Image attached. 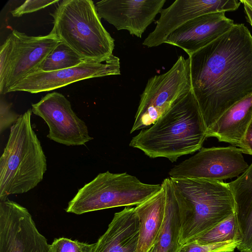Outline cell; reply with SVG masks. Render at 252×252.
<instances>
[{
  "label": "cell",
  "instance_id": "1",
  "mask_svg": "<svg viewBox=\"0 0 252 252\" xmlns=\"http://www.w3.org/2000/svg\"><path fill=\"white\" fill-rule=\"evenodd\" d=\"M192 92L207 128L252 94V35L243 24L189 56Z\"/></svg>",
  "mask_w": 252,
  "mask_h": 252
},
{
  "label": "cell",
  "instance_id": "2",
  "mask_svg": "<svg viewBox=\"0 0 252 252\" xmlns=\"http://www.w3.org/2000/svg\"><path fill=\"white\" fill-rule=\"evenodd\" d=\"M206 138L207 128L191 90L151 126L134 136L129 146L150 158H165L175 162L182 156L200 150Z\"/></svg>",
  "mask_w": 252,
  "mask_h": 252
},
{
  "label": "cell",
  "instance_id": "3",
  "mask_svg": "<svg viewBox=\"0 0 252 252\" xmlns=\"http://www.w3.org/2000/svg\"><path fill=\"white\" fill-rule=\"evenodd\" d=\"M182 245L206 233L235 213L228 183L200 178H172Z\"/></svg>",
  "mask_w": 252,
  "mask_h": 252
},
{
  "label": "cell",
  "instance_id": "4",
  "mask_svg": "<svg viewBox=\"0 0 252 252\" xmlns=\"http://www.w3.org/2000/svg\"><path fill=\"white\" fill-rule=\"evenodd\" d=\"M32 113L28 109L11 126L0 158V201L36 187L47 170L45 155L32 127Z\"/></svg>",
  "mask_w": 252,
  "mask_h": 252
},
{
  "label": "cell",
  "instance_id": "5",
  "mask_svg": "<svg viewBox=\"0 0 252 252\" xmlns=\"http://www.w3.org/2000/svg\"><path fill=\"white\" fill-rule=\"evenodd\" d=\"M50 32L86 62H104L112 55L114 39L103 26L91 0L60 1Z\"/></svg>",
  "mask_w": 252,
  "mask_h": 252
},
{
  "label": "cell",
  "instance_id": "6",
  "mask_svg": "<svg viewBox=\"0 0 252 252\" xmlns=\"http://www.w3.org/2000/svg\"><path fill=\"white\" fill-rule=\"evenodd\" d=\"M161 184L144 183L126 172L99 173L80 188L68 202L67 213L81 215L90 212L143 202L158 192Z\"/></svg>",
  "mask_w": 252,
  "mask_h": 252
},
{
  "label": "cell",
  "instance_id": "7",
  "mask_svg": "<svg viewBox=\"0 0 252 252\" xmlns=\"http://www.w3.org/2000/svg\"><path fill=\"white\" fill-rule=\"evenodd\" d=\"M191 91L189 60L180 56L168 71L148 80L130 133L153 125Z\"/></svg>",
  "mask_w": 252,
  "mask_h": 252
},
{
  "label": "cell",
  "instance_id": "8",
  "mask_svg": "<svg viewBox=\"0 0 252 252\" xmlns=\"http://www.w3.org/2000/svg\"><path fill=\"white\" fill-rule=\"evenodd\" d=\"M243 150L234 146L202 148L194 156L176 165L168 174L172 178H200L222 181L239 177L249 165Z\"/></svg>",
  "mask_w": 252,
  "mask_h": 252
},
{
  "label": "cell",
  "instance_id": "9",
  "mask_svg": "<svg viewBox=\"0 0 252 252\" xmlns=\"http://www.w3.org/2000/svg\"><path fill=\"white\" fill-rule=\"evenodd\" d=\"M32 112L49 127L47 136L66 146H80L93 139L86 123L73 111L70 101L62 94L48 93L32 104Z\"/></svg>",
  "mask_w": 252,
  "mask_h": 252
},
{
  "label": "cell",
  "instance_id": "10",
  "mask_svg": "<svg viewBox=\"0 0 252 252\" xmlns=\"http://www.w3.org/2000/svg\"><path fill=\"white\" fill-rule=\"evenodd\" d=\"M0 252H51L28 209L8 199L0 201Z\"/></svg>",
  "mask_w": 252,
  "mask_h": 252
},
{
  "label": "cell",
  "instance_id": "11",
  "mask_svg": "<svg viewBox=\"0 0 252 252\" xmlns=\"http://www.w3.org/2000/svg\"><path fill=\"white\" fill-rule=\"evenodd\" d=\"M120 74V59L113 55L102 63L85 62L62 70L34 71L11 87L8 93L20 91L35 94L54 90L82 80Z\"/></svg>",
  "mask_w": 252,
  "mask_h": 252
},
{
  "label": "cell",
  "instance_id": "12",
  "mask_svg": "<svg viewBox=\"0 0 252 252\" xmlns=\"http://www.w3.org/2000/svg\"><path fill=\"white\" fill-rule=\"evenodd\" d=\"M241 3L238 0H176L160 11L154 30L142 44L149 48L158 46L164 43L172 32L189 21L206 14L236 10Z\"/></svg>",
  "mask_w": 252,
  "mask_h": 252
},
{
  "label": "cell",
  "instance_id": "13",
  "mask_svg": "<svg viewBox=\"0 0 252 252\" xmlns=\"http://www.w3.org/2000/svg\"><path fill=\"white\" fill-rule=\"evenodd\" d=\"M166 0H103L95 7L101 18L117 30L128 31L141 38L148 27L162 9Z\"/></svg>",
  "mask_w": 252,
  "mask_h": 252
},
{
  "label": "cell",
  "instance_id": "14",
  "mask_svg": "<svg viewBox=\"0 0 252 252\" xmlns=\"http://www.w3.org/2000/svg\"><path fill=\"white\" fill-rule=\"evenodd\" d=\"M10 65L4 94L19 81L36 70L60 42L50 32L46 35L29 36L13 30Z\"/></svg>",
  "mask_w": 252,
  "mask_h": 252
},
{
  "label": "cell",
  "instance_id": "15",
  "mask_svg": "<svg viewBox=\"0 0 252 252\" xmlns=\"http://www.w3.org/2000/svg\"><path fill=\"white\" fill-rule=\"evenodd\" d=\"M225 12L204 14L186 22L172 32L164 43L177 46L189 56L211 43L234 25Z\"/></svg>",
  "mask_w": 252,
  "mask_h": 252
},
{
  "label": "cell",
  "instance_id": "16",
  "mask_svg": "<svg viewBox=\"0 0 252 252\" xmlns=\"http://www.w3.org/2000/svg\"><path fill=\"white\" fill-rule=\"evenodd\" d=\"M138 218L134 207L115 213L104 233L95 243L93 252H137Z\"/></svg>",
  "mask_w": 252,
  "mask_h": 252
},
{
  "label": "cell",
  "instance_id": "17",
  "mask_svg": "<svg viewBox=\"0 0 252 252\" xmlns=\"http://www.w3.org/2000/svg\"><path fill=\"white\" fill-rule=\"evenodd\" d=\"M252 120V94L227 110L207 131V137L241 147L247 130Z\"/></svg>",
  "mask_w": 252,
  "mask_h": 252
},
{
  "label": "cell",
  "instance_id": "18",
  "mask_svg": "<svg viewBox=\"0 0 252 252\" xmlns=\"http://www.w3.org/2000/svg\"><path fill=\"white\" fill-rule=\"evenodd\" d=\"M233 195L240 252H252V162L236 179L228 183Z\"/></svg>",
  "mask_w": 252,
  "mask_h": 252
},
{
  "label": "cell",
  "instance_id": "19",
  "mask_svg": "<svg viewBox=\"0 0 252 252\" xmlns=\"http://www.w3.org/2000/svg\"><path fill=\"white\" fill-rule=\"evenodd\" d=\"M134 207L138 218L139 231L137 252H148L155 245L165 219L166 194L164 188Z\"/></svg>",
  "mask_w": 252,
  "mask_h": 252
},
{
  "label": "cell",
  "instance_id": "20",
  "mask_svg": "<svg viewBox=\"0 0 252 252\" xmlns=\"http://www.w3.org/2000/svg\"><path fill=\"white\" fill-rule=\"evenodd\" d=\"M165 191L166 207L163 225L155 245L157 252H178L180 223L174 186L170 177L161 183Z\"/></svg>",
  "mask_w": 252,
  "mask_h": 252
},
{
  "label": "cell",
  "instance_id": "21",
  "mask_svg": "<svg viewBox=\"0 0 252 252\" xmlns=\"http://www.w3.org/2000/svg\"><path fill=\"white\" fill-rule=\"evenodd\" d=\"M85 62L68 46L60 42L35 70L48 72L62 70L76 66Z\"/></svg>",
  "mask_w": 252,
  "mask_h": 252
},
{
  "label": "cell",
  "instance_id": "22",
  "mask_svg": "<svg viewBox=\"0 0 252 252\" xmlns=\"http://www.w3.org/2000/svg\"><path fill=\"white\" fill-rule=\"evenodd\" d=\"M235 240L240 241L237 220L234 213L206 233L190 241H196L201 244H211Z\"/></svg>",
  "mask_w": 252,
  "mask_h": 252
},
{
  "label": "cell",
  "instance_id": "23",
  "mask_svg": "<svg viewBox=\"0 0 252 252\" xmlns=\"http://www.w3.org/2000/svg\"><path fill=\"white\" fill-rule=\"evenodd\" d=\"M240 243L239 240H235L201 244L196 241H190L181 245L178 252H232Z\"/></svg>",
  "mask_w": 252,
  "mask_h": 252
},
{
  "label": "cell",
  "instance_id": "24",
  "mask_svg": "<svg viewBox=\"0 0 252 252\" xmlns=\"http://www.w3.org/2000/svg\"><path fill=\"white\" fill-rule=\"evenodd\" d=\"M94 244H88L77 240L61 237L54 239L50 244L51 252H93Z\"/></svg>",
  "mask_w": 252,
  "mask_h": 252
},
{
  "label": "cell",
  "instance_id": "25",
  "mask_svg": "<svg viewBox=\"0 0 252 252\" xmlns=\"http://www.w3.org/2000/svg\"><path fill=\"white\" fill-rule=\"evenodd\" d=\"M13 48L12 40L9 35L0 48V94H4L8 77L11 54Z\"/></svg>",
  "mask_w": 252,
  "mask_h": 252
},
{
  "label": "cell",
  "instance_id": "26",
  "mask_svg": "<svg viewBox=\"0 0 252 252\" xmlns=\"http://www.w3.org/2000/svg\"><path fill=\"white\" fill-rule=\"evenodd\" d=\"M59 1L58 0H27L21 5L11 11V13L13 17H19L24 14L32 13L58 3Z\"/></svg>",
  "mask_w": 252,
  "mask_h": 252
},
{
  "label": "cell",
  "instance_id": "27",
  "mask_svg": "<svg viewBox=\"0 0 252 252\" xmlns=\"http://www.w3.org/2000/svg\"><path fill=\"white\" fill-rule=\"evenodd\" d=\"M20 115L12 109V103L1 97L0 100V132L14 124Z\"/></svg>",
  "mask_w": 252,
  "mask_h": 252
},
{
  "label": "cell",
  "instance_id": "28",
  "mask_svg": "<svg viewBox=\"0 0 252 252\" xmlns=\"http://www.w3.org/2000/svg\"><path fill=\"white\" fill-rule=\"evenodd\" d=\"M241 148L244 154L252 155V120L247 130Z\"/></svg>",
  "mask_w": 252,
  "mask_h": 252
},
{
  "label": "cell",
  "instance_id": "29",
  "mask_svg": "<svg viewBox=\"0 0 252 252\" xmlns=\"http://www.w3.org/2000/svg\"><path fill=\"white\" fill-rule=\"evenodd\" d=\"M240 1L244 5L247 21L252 27V7L247 3L246 0H240Z\"/></svg>",
  "mask_w": 252,
  "mask_h": 252
},
{
  "label": "cell",
  "instance_id": "30",
  "mask_svg": "<svg viewBox=\"0 0 252 252\" xmlns=\"http://www.w3.org/2000/svg\"><path fill=\"white\" fill-rule=\"evenodd\" d=\"M148 252H157V250L155 245H154Z\"/></svg>",
  "mask_w": 252,
  "mask_h": 252
},
{
  "label": "cell",
  "instance_id": "31",
  "mask_svg": "<svg viewBox=\"0 0 252 252\" xmlns=\"http://www.w3.org/2000/svg\"><path fill=\"white\" fill-rule=\"evenodd\" d=\"M246 1L247 3H248L252 7V0H246Z\"/></svg>",
  "mask_w": 252,
  "mask_h": 252
}]
</instances>
